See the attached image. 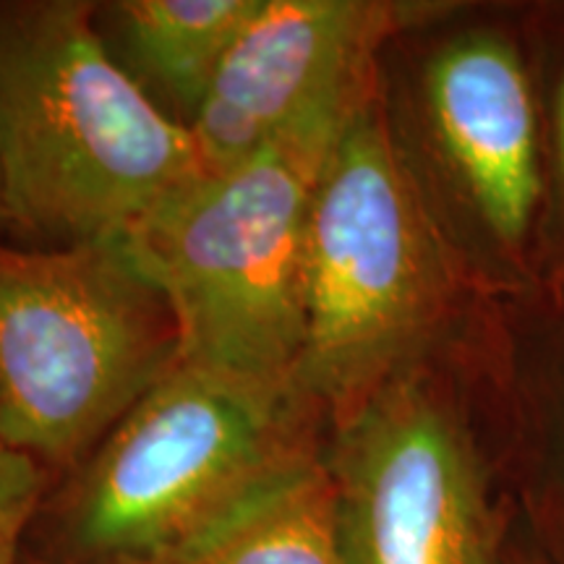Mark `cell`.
Returning <instances> with one entry per match:
<instances>
[{
    "label": "cell",
    "instance_id": "cell-1",
    "mask_svg": "<svg viewBox=\"0 0 564 564\" xmlns=\"http://www.w3.org/2000/svg\"><path fill=\"white\" fill-rule=\"evenodd\" d=\"M0 175L9 220L58 246L126 236L202 181L186 123L133 82L97 6H0Z\"/></svg>",
    "mask_w": 564,
    "mask_h": 564
},
{
    "label": "cell",
    "instance_id": "cell-2",
    "mask_svg": "<svg viewBox=\"0 0 564 564\" xmlns=\"http://www.w3.org/2000/svg\"><path fill=\"white\" fill-rule=\"evenodd\" d=\"M319 405L178 361L68 474L47 560L171 564L324 453Z\"/></svg>",
    "mask_w": 564,
    "mask_h": 564
},
{
    "label": "cell",
    "instance_id": "cell-3",
    "mask_svg": "<svg viewBox=\"0 0 564 564\" xmlns=\"http://www.w3.org/2000/svg\"><path fill=\"white\" fill-rule=\"evenodd\" d=\"M361 102L312 112L126 232L131 257L171 303L181 361L299 387L308 212L324 162Z\"/></svg>",
    "mask_w": 564,
    "mask_h": 564
},
{
    "label": "cell",
    "instance_id": "cell-4",
    "mask_svg": "<svg viewBox=\"0 0 564 564\" xmlns=\"http://www.w3.org/2000/svg\"><path fill=\"white\" fill-rule=\"evenodd\" d=\"M181 361L171 303L123 236L0 243V434L74 470Z\"/></svg>",
    "mask_w": 564,
    "mask_h": 564
},
{
    "label": "cell",
    "instance_id": "cell-5",
    "mask_svg": "<svg viewBox=\"0 0 564 564\" xmlns=\"http://www.w3.org/2000/svg\"><path fill=\"white\" fill-rule=\"evenodd\" d=\"M444 291L440 246L371 91L308 212L299 390L329 423L358 411L429 333Z\"/></svg>",
    "mask_w": 564,
    "mask_h": 564
},
{
    "label": "cell",
    "instance_id": "cell-6",
    "mask_svg": "<svg viewBox=\"0 0 564 564\" xmlns=\"http://www.w3.org/2000/svg\"><path fill=\"white\" fill-rule=\"evenodd\" d=\"M333 429L343 564H497L474 444L421 377L394 373Z\"/></svg>",
    "mask_w": 564,
    "mask_h": 564
},
{
    "label": "cell",
    "instance_id": "cell-7",
    "mask_svg": "<svg viewBox=\"0 0 564 564\" xmlns=\"http://www.w3.org/2000/svg\"><path fill=\"white\" fill-rule=\"evenodd\" d=\"M392 6L259 0L192 121L204 173L241 165L316 110L371 95V55Z\"/></svg>",
    "mask_w": 564,
    "mask_h": 564
},
{
    "label": "cell",
    "instance_id": "cell-8",
    "mask_svg": "<svg viewBox=\"0 0 564 564\" xmlns=\"http://www.w3.org/2000/svg\"><path fill=\"white\" fill-rule=\"evenodd\" d=\"M423 108L444 167L497 236L514 241L539 196L528 79L491 37L453 40L423 74Z\"/></svg>",
    "mask_w": 564,
    "mask_h": 564
},
{
    "label": "cell",
    "instance_id": "cell-9",
    "mask_svg": "<svg viewBox=\"0 0 564 564\" xmlns=\"http://www.w3.org/2000/svg\"><path fill=\"white\" fill-rule=\"evenodd\" d=\"M259 0H121L110 3L116 61L175 121L192 126L232 42Z\"/></svg>",
    "mask_w": 564,
    "mask_h": 564
},
{
    "label": "cell",
    "instance_id": "cell-10",
    "mask_svg": "<svg viewBox=\"0 0 564 564\" xmlns=\"http://www.w3.org/2000/svg\"><path fill=\"white\" fill-rule=\"evenodd\" d=\"M171 564H343L324 453L280 478Z\"/></svg>",
    "mask_w": 564,
    "mask_h": 564
},
{
    "label": "cell",
    "instance_id": "cell-11",
    "mask_svg": "<svg viewBox=\"0 0 564 564\" xmlns=\"http://www.w3.org/2000/svg\"><path fill=\"white\" fill-rule=\"evenodd\" d=\"M47 468L0 434V564H21V541L42 510Z\"/></svg>",
    "mask_w": 564,
    "mask_h": 564
},
{
    "label": "cell",
    "instance_id": "cell-12",
    "mask_svg": "<svg viewBox=\"0 0 564 564\" xmlns=\"http://www.w3.org/2000/svg\"><path fill=\"white\" fill-rule=\"evenodd\" d=\"M560 147H562V165H564V84L560 91Z\"/></svg>",
    "mask_w": 564,
    "mask_h": 564
},
{
    "label": "cell",
    "instance_id": "cell-13",
    "mask_svg": "<svg viewBox=\"0 0 564 564\" xmlns=\"http://www.w3.org/2000/svg\"><path fill=\"white\" fill-rule=\"evenodd\" d=\"M9 220V209H6V196H3V175H0V228Z\"/></svg>",
    "mask_w": 564,
    "mask_h": 564
},
{
    "label": "cell",
    "instance_id": "cell-14",
    "mask_svg": "<svg viewBox=\"0 0 564 564\" xmlns=\"http://www.w3.org/2000/svg\"><path fill=\"white\" fill-rule=\"evenodd\" d=\"M21 564H58V562L47 560V556H24V562Z\"/></svg>",
    "mask_w": 564,
    "mask_h": 564
}]
</instances>
